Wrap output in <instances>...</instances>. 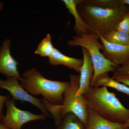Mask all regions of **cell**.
Instances as JSON below:
<instances>
[{"mask_svg":"<svg viewBox=\"0 0 129 129\" xmlns=\"http://www.w3.org/2000/svg\"><path fill=\"white\" fill-rule=\"evenodd\" d=\"M77 8L90 32H95L102 36L116 29L119 22L129 10L127 5L102 7L90 4L86 0H81Z\"/></svg>","mask_w":129,"mask_h":129,"instance_id":"cell-1","label":"cell"},{"mask_svg":"<svg viewBox=\"0 0 129 129\" xmlns=\"http://www.w3.org/2000/svg\"><path fill=\"white\" fill-rule=\"evenodd\" d=\"M87 108L92 109L107 120L124 123L129 119V109L126 108L105 86L90 87L83 95Z\"/></svg>","mask_w":129,"mask_h":129,"instance_id":"cell-2","label":"cell"},{"mask_svg":"<svg viewBox=\"0 0 129 129\" xmlns=\"http://www.w3.org/2000/svg\"><path fill=\"white\" fill-rule=\"evenodd\" d=\"M19 81L21 85L30 94L41 95L43 99L55 105L62 104L63 94L70 84L46 78L35 68L24 72Z\"/></svg>","mask_w":129,"mask_h":129,"instance_id":"cell-3","label":"cell"},{"mask_svg":"<svg viewBox=\"0 0 129 129\" xmlns=\"http://www.w3.org/2000/svg\"><path fill=\"white\" fill-rule=\"evenodd\" d=\"M67 44L70 47H81L88 51L94 70L90 87L98 76L109 72L114 73L118 67L107 59L101 52V50H104V46L96 33L90 32L74 36Z\"/></svg>","mask_w":129,"mask_h":129,"instance_id":"cell-4","label":"cell"},{"mask_svg":"<svg viewBox=\"0 0 129 129\" xmlns=\"http://www.w3.org/2000/svg\"><path fill=\"white\" fill-rule=\"evenodd\" d=\"M69 85L63 94L62 104L58 106L61 118L72 113L85 125L88 118V108L83 95H76L79 86V76L70 74Z\"/></svg>","mask_w":129,"mask_h":129,"instance_id":"cell-5","label":"cell"},{"mask_svg":"<svg viewBox=\"0 0 129 129\" xmlns=\"http://www.w3.org/2000/svg\"><path fill=\"white\" fill-rule=\"evenodd\" d=\"M7 112L2 123L11 129H21L24 124L32 121L44 120L46 116L43 114H36L19 109L15 106V101L8 95L5 103Z\"/></svg>","mask_w":129,"mask_h":129,"instance_id":"cell-6","label":"cell"},{"mask_svg":"<svg viewBox=\"0 0 129 129\" xmlns=\"http://www.w3.org/2000/svg\"><path fill=\"white\" fill-rule=\"evenodd\" d=\"M18 80L13 78H7L6 80L0 79V88L7 90L14 101L29 103L40 110L42 113L48 117V111L42 103V99H39L30 94L19 83Z\"/></svg>","mask_w":129,"mask_h":129,"instance_id":"cell-7","label":"cell"},{"mask_svg":"<svg viewBox=\"0 0 129 129\" xmlns=\"http://www.w3.org/2000/svg\"><path fill=\"white\" fill-rule=\"evenodd\" d=\"M11 40L7 39L0 47V73L19 81L21 76L18 69V63L11 54Z\"/></svg>","mask_w":129,"mask_h":129,"instance_id":"cell-8","label":"cell"},{"mask_svg":"<svg viewBox=\"0 0 129 129\" xmlns=\"http://www.w3.org/2000/svg\"><path fill=\"white\" fill-rule=\"evenodd\" d=\"M98 35L104 47L102 53L107 59L117 66H121L129 61V45H120L110 43L102 36Z\"/></svg>","mask_w":129,"mask_h":129,"instance_id":"cell-9","label":"cell"},{"mask_svg":"<svg viewBox=\"0 0 129 129\" xmlns=\"http://www.w3.org/2000/svg\"><path fill=\"white\" fill-rule=\"evenodd\" d=\"M83 63L79 76V86L76 95H84L90 88V84L94 74V67L88 51L82 48Z\"/></svg>","mask_w":129,"mask_h":129,"instance_id":"cell-10","label":"cell"},{"mask_svg":"<svg viewBox=\"0 0 129 129\" xmlns=\"http://www.w3.org/2000/svg\"><path fill=\"white\" fill-rule=\"evenodd\" d=\"M123 123H115L103 118L88 108V118L85 129H128Z\"/></svg>","mask_w":129,"mask_h":129,"instance_id":"cell-11","label":"cell"},{"mask_svg":"<svg viewBox=\"0 0 129 129\" xmlns=\"http://www.w3.org/2000/svg\"><path fill=\"white\" fill-rule=\"evenodd\" d=\"M49 63L53 66L63 65L73 69L78 73L80 72L83 63V59L70 57L64 55L55 48L53 53L48 58Z\"/></svg>","mask_w":129,"mask_h":129,"instance_id":"cell-12","label":"cell"},{"mask_svg":"<svg viewBox=\"0 0 129 129\" xmlns=\"http://www.w3.org/2000/svg\"><path fill=\"white\" fill-rule=\"evenodd\" d=\"M65 7L75 19L74 29L77 35L90 33L89 29L84 22L78 9V5L81 0H63Z\"/></svg>","mask_w":129,"mask_h":129,"instance_id":"cell-13","label":"cell"},{"mask_svg":"<svg viewBox=\"0 0 129 129\" xmlns=\"http://www.w3.org/2000/svg\"><path fill=\"white\" fill-rule=\"evenodd\" d=\"M102 86L113 88L129 96V86L111 78L108 73L103 74L98 76L91 87L99 88Z\"/></svg>","mask_w":129,"mask_h":129,"instance_id":"cell-14","label":"cell"},{"mask_svg":"<svg viewBox=\"0 0 129 129\" xmlns=\"http://www.w3.org/2000/svg\"><path fill=\"white\" fill-rule=\"evenodd\" d=\"M56 129H85V125L73 114L68 113L62 118Z\"/></svg>","mask_w":129,"mask_h":129,"instance_id":"cell-15","label":"cell"},{"mask_svg":"<svg viewBox=\"0 0 129 129\" xmlns=\"http://www.w3.org/2000/svg\"><path fill=\"white\" fill-rule=\"evenodd\" d=\"M107 41L120 45H129V34L115 29L102 36Z\"/></svg>","mask_w":129,"mask_h":129,"instance_id":"cell-16","label":"cell"},{"mask_svg":"<svg viewBox=\"0 0 129 129\" xmlns=\"http://www.w3.org/2000/svg\"><path fill=\"white\" fill-rule=\"evenodd\" d=\"M55 48L52 42L51 36L48 34L39 44L34 53L41 57L49 58L53 53Z\"/></svg>","mask_w":129,"mask_h":129,"instance_id":"cell-17","label":"cell"},{"mask_svg":"<svg viewBox=\"0 0 129 129\" xmlns=\"http://www.w3.org/2000/svg\"><path fill=\"white\" fill-rule=\"evenodd\" d=\"M90 4L96 6L113 8L123 5L121 0H86Z\"/></svg>","mask_w":129,"mask_h":129,"instance_id":"cell-18","label":"cell"},{"mask_svg":"<svg viewBox=\"0 0 129 129\" xmlns=\"http://www.w3.org/2000/svg\"><path fill=\"white\" fill-rule=\"evenodd\" d=\"M116 29L129 34V10L118 24Z\"/></svg>","mask_w":129,"mask_h":129,"instance_id":"cell-19","label":"cell"},{"mask_svg":"<svg viewBox=\"0 0 129 129\" xmlns=\"http://www.w3.org/2000/svg\"><path fill=\"white\" fill-rule=\"evenodd\" d=\"M112 78L129 87V74L120 75L113 73Z\"/></svg>","mask_w":129,"mask_h":129,"instance_id":"cell-20","label":"cell"},{"mask_svg":"<svg viewBox=\"0 0 129 129\" xmlns=\"http://www.w3.org/2000/svg\"><path fill=\"white\" fill-rule=\"evenodd\" d=\"M114 73L120 75L129 74V61L121 66L117 67Z\"/></svg>","mask_w":129,"mask_h":129,"instance_id":"cell-21","label":"cell"},{"mask_svg":"<svg viewBox=\"0 0 129 129\" xmlns=\"http://www.w3.org/2000/svg\"><path fill=\"white\" fill-rule=\"evenodd\" d=\"M8 95L3 96L0 95V122L2 123L4 115L3 114V108L4 104L7 100Z\"/></svg>","mask_w":129,"mask_h":129,"instance_id":"cell-22","label":"cell"},{"mask_svg":"<svg viewBox=\"0 0 129 129\" xmlns=\"http://www.w3.org/2000/svg\"><path fill=\"white\" fill-rule=\"evenodd\" d=\"M121 1L123 5L129 6V0H121Z\"/></svg>","mask_w":129,"mask_h":129,"instance_id":"cell-23","label":"cell"},{"mask_svg":"<svg viewBox=\"0 0 129 129\" xmlns=\"http://www.w3.org/2000/svg\"><path fill=\"white\" fill-rule=\"evenodd\" d=\"M0 129H11L6 127L0 122Z\"/></svg>","mask_w":129,"mask_h":129,"instance_id":"cell-24","label":"cell"},{"mask_svg":"<svg viewBox=\"0 0 129 129\" xmlns=\"http://www.w3.org/2000/svg\"><path fill=\"white\" fill-rule=\"evenodd\" d=\"M124 126L126 128H129V119L128 120H127V121H126L124 123Z\"/></svg>","mask_w":129,"mask_h":129,"instance_id":"cell-25","label":"cell"},{"mask_svg":"<svg viewBox=\"0 0 129 129\" xmlns=\"http://www.w3.org/2000/svg\"><path fill=\"white\" fill-rule=\"evenodd\" d=\"M3 7H4V4H3V2H0V12L2 10Z\"/></svg>","mask_w":129,"mask_h":129,"instance_id":"cell-26","label":"cell"},{"mask_svg":"<svg viewBox=\"0 0 129 129\" xmlns=\"http://www.w3.org/2000/svg\"><path fill=\"white\" fill-rule=\"evenodd\" d=\"M128 129H129V128H128Z\"/></svg>","mask_w":129,"mask_h":129,"instance_id":"cell-27","label":"cell"}]
</instances>
